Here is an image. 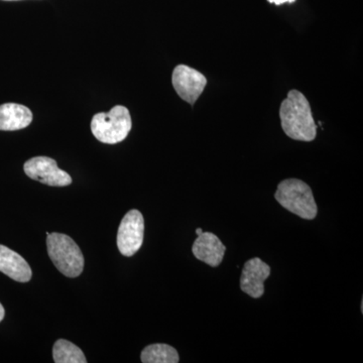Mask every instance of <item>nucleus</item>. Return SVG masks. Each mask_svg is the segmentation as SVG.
Wrapping results in <instances>:
<instances>
[{
    "mask_svg": "<svg viewBox=\"0 0 363 363\" xmlns=\"http://www.w3.org/2000/svg\"><path fill=\"white\" fill-rule=\"evenodd\" d=\"M281 128L292 140L312 142L317 135V125L309 101L303 93L291 90L279 108Z\"/></svg>",
    "mask_w": 363,
    "mask_h": 363,
    "instance_id": "1",
    "label": "nucleus"
},
{
    "mask_svg": "<svg viewBox=\"0 0 363 363\" xmlns=\"http://www.w3.org/2000/svg\"><path fill=\"white\" fill-rule=\"evenodd\" d=\"M48 253L52 264L68 278H77L84 269V257L70 236L54 233L47 238Z\"/></svg>",
    "mask_w": 363,
    "mask_h": 363,
    "instance_id": "2",
    "label": "nucleus"
},
{
    "mask_svg": "<svg viewBox=\"0 0 363 363\" xmlns=\"http://www.w3.org/2000/svg\"><path fill=\"white\" fill-rule=\"evenodd\" d=\"M277 201L285 209L306 220L317 216L318 208L311 188L298 179H288L279 184L274 194Z\"/></svg>",
    "mask_w": 363,
    "mask_h": 363,
    "instance_id": "3",
    "label": "nucleus"
},
{
    "mask_svg": "<svg viewBox=\"0 0 363 363\" xmlns=\"http://www.w3.org/2000/svg\"><path fill=\"white\" fill-rule=\"evenodd\" d=\"M133 128L130 111L116 105L109 112L95 114L91 121V130L99 142L116 145L123 142Z\"/></svg>",
    "mask_w": 363,
    "mask_h": 363,
    "instance_id": "4",
    "label": "nucleus"
},
{
    "mask_svg": "<svg viewBox=\"0 0 363 363\" xmlns=\"http://www.w3.org/2000/svg\"><path fill=\"white\" fill-rule=\"evenodd\" d=\"M145 219L138 210L125 214L117 233V247L124 257H133L142 247Z\"/></svg>",
    "mask_w": 363,
    "mask_h": 363,
    "instance_id": "5",
    "label": "nucleus"
},
{
    "mask_svg": "<svg viewBox=\"0 0 363 363\" xmlns=\"http://www.w3.org/2000/svg\"><path fill=\"white\" fill-rule=\"evenodd\" d=\"M23 169L26 176L33 180L52 187H66L72 183L71 176L63 169H59L57 162L51 157H32L26 162Z\"/></svg>",
    "mask_w": 363,
    "mask_h": 363,
    "instance_id": "6",
    "label": "nucleus"
},
{
    "mask_svg": "<svg viewBox=\"0 0 363 363\" xmlns=\"http://www.w3.org/2000/svg\"><path fill=\"white\" fill-rule=\"evenodd\" d=\"M172 83L177 94L190 105H194L207 85V79L199 71L186 65L174 69Z\"/></svg>",
    "mask_w": 363,
    "mask_h": 363,
    "instance_id": "7",
    "label": "nucleus"
},
{
    "mask_svg": "<svg viewBox=\"0 0 363 363\" xmlns=\"http://www.w3.org/2000/svg\"><path fill=\"white\" fill-rule=\"evenodd\" d=\"M271 274V267L259 257L247 260L240 277V288L247 295L259 298L264 294V281Z\"/></svg>",
    "mask_w": 363,
    "mask_h": 363,
    "instance_id": "8",
    "label": "nucleus"
},
{
    "mask_svg": "<svg viewBox=\"0 0 363 363\" xmlns=\"http://www.w3.org/2000/svg\"><path fill=\"white\" fill-rule=\"evenodd\" d=\"M225 250V245L221 242L218 236L212 233H202L198 235L192 247L196 259L213 267L221 264Z\"/></svg>",
    "mask_w": 363,
    "mask_h": 363,
    "instance_id": "9",
    "label": "nucleus"
},
{
    "mask_svg": "<svg viewBox=\"0 0 363 363\" xmlns=\"http://www.w3.org/2000/svg\"><path fill=\"white\" fill-rule=\"evenodd\" d=\"M0 272L20 283H28L33 276L26 260L11 248L0 245Z\"/></svg>",
    "mask_w": 363,
    "mask_h": 363,
    "instance_id": "10",
    "label": "nucleus"
},
{
    "mask_svg": "<svg viewBox=\"0 0 363 363\" xmlns=\"http://www.w3.org/2000/svg\"><path fill=\"white\" fill-rule=\"evenodd\" d=\"M33 112L25 105H0V130L14 131L28 128L33 121Z\"/></svg>",
    "mask_w": 363,
    "mask_h": 363,
    "instance_id": "11",
    "label": "nucleus"
},
{
    "mask_svg": "<svg viewBox=\"0 0 363 363\" xmlns=\"http://www.w3.org/2000/svg\"><path fill=\"white\" fill-rule=\"evenodd\" d=\"M140 359L143 363H178V351L168 344H152L143 350Z\"/></svg>",
    "mask_w": 363,
    "mask_h": 363,
    "instance_id": "12",
    "label": "nucleus"
},
{
    "mask_svg": "<svg viewBox=\"0 0 363 363\" xmlns=\"http://www.w3.org/2000/svg\"><path fill=\"white\" fill-rule=\"evenodd\" d=\"M52 357L56 363H86V357L83 351L77 345L59 339L52 347Z\"/></svg>",
    "mask_w": 363,
    "mask_h": 363,
    "instance_id": "13",
    "label": "nucleus"
},
{
    "mask_svg": "<svg viewBox=\"0 0 363 363\" xmlns=\"http://www.w3.org/2000/svg\"><path fill=\"white\" fill-rule=\"evenodd\" d=\"M269 4H276V6H281L285 4H294L296 0H267Z\"/></svg>",
    "mask_w": 363,
    "mask_h": 363,
    "instance_id": "14",
    "label": "nucleus"
},
{
    "mask_svg": "<svg viewBox=\"0 0 363 363\" xmlns=\"http://www.w3.org/2000/svg\"><path fill=\"white\" fill-rule=\"evenodd\" d=\"M4 315H6V311H4V306H2L1 303H0V322L4 320Z\"/></svg>",
    "mask_w": 363,
    "mask_h": 363,
    "instance_id": "15",
    "label": "nucleus"
},
{
    "mask_svg": "<svg viewBox=\"0 0 363 363\" xmlns=\"http://www.w3.org/2000/svg\"><path fill=\"white\" fill-rule=\"evenodd\" d=\"M202 233H203V231H202L201 228L196 229V233H197V235H200V234H201Z\"/></svg>",
    "mask_w": 363,
    "mask_h": 363,
    "instance_id": "16",
    "label": "nucleus"
},
{
    "mask_svg": "<svg viewBox=\"0 0 363 363\" xmlns=\"http://www.w3.org/2000/svg\"><path fill=\"white\" fill-rule=\"evenodd\" d=\"M6 1H13V0H6Z\"/></svg>",
    "mask_w": 363,
    "mask_h": 363,
    "instance_id": "17",
    "label": "nucleus"
}]
</instances>
